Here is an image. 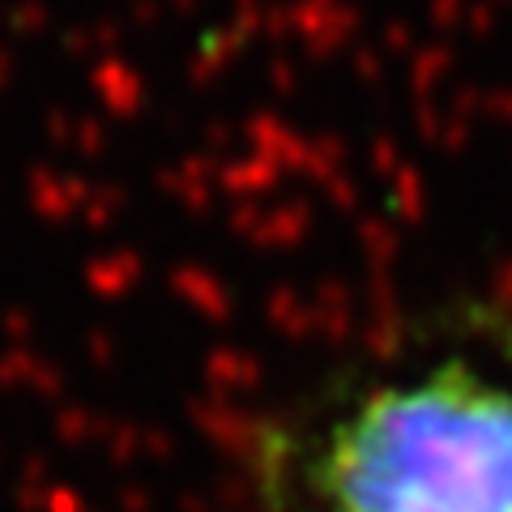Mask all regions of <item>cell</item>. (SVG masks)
Instances as JSON below:
<instances>
[{"label":"cell","mask_w":512,"mask_h":512,"mask_svg":"<svg viewBox=\"0 0 512 512\" xmlns=\"http://www.w3.org/2000/svg\"><path fill=\"white\" fill-rule=\"evenodd\" d=\"M252 500L256 512H512V384L436 363L312 427L274 423Z\"/></svg>","instance_id":"cell-1"}]
</instances>
